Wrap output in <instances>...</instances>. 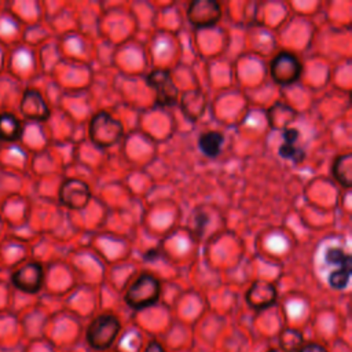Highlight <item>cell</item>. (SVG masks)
Here are the masks:
<instances>
[{
	"mask_svg": "<svg viewBox=\"0 0 352 352\" xmlns=\"http://www.w3.org/2000/svg\"><path fill=\"white\" fill-rule=\"evenodd\" d=\"M282 352H296L302 346V334L297 330L287 329L279 336Z\"/></svg>",
	"mask_w": 352,
	"mask_h": 352,
	"instance_id": "cell-16",
	"label": "cell"
},
{
	"mask_svg": "<svg viewBox=\"0 0 352 352\" xmlns=\"http://www.w3.org/2000/svg\"><path fill=\"white\" fill-rule=\"evenodd\" d=\"M180 107H182L183 114H184L188 120L195 121V120H198V118L205 113V109H206V99H205V95L202 94L201 89H190V91H186V92L182 95Z\"/></svg>",
	"mask_w": 352,
	"mask_h": 352,
	"instance_id": "cell-11",
	"label": "cell"
},
{
	"mask_svg": "<svg viewBox=\"0 0 352 352\" xmlns=\"http://www.w3.org/2000/svg\"><path fill=\"white\" fill-rule=\"evenodd\" d=\"M147 84L155 89L157 106H173L177 100V88L168 70L157 69L147 76Z\"/></svg>",
	"mask_w": 352,
	"mask_h": 352,
	"instance_id": "cell-6",
	"label": "cell"
},
{
	"mask_svg": "<svg viewBox=\"0 0 352 352\" xmlns=\"http://www.w3.org/2000/svg\"><path fill=\"white\" fill-rule=\"evenodd\" d=\"M59 201L69 209L81 210L91 201V190L80 179H67L59 188Z\"/></svg>",
	"mask_w": 352,
	"mask_h": 352,
	"instance_id": "cell-7",
	"label": "cell"
},
{
	"mask_svg": "<svg viewBox=\"0 0 352 352\" xmlns=\"http://www.w3.org/2000/svg\"><path fill=\"white\" fill-rule=\"evenodd\" d=\"M160 293V280L150 274H142L126 290L125 302L133 309H143L154 305L158 301Z\"/></svg>",
	"mask_w": 352,
	"mask_h": 352,
	"instance_id": "cell-2",
	"label": "cell"
},
{
	"mask_svg": "<svg viewBox=\"0 0 352 352\" xmlns=\"http://www.w3.org/2000/svg\"><path fill=\"white\" fill-rule=\"evenodd\" d=\"M302 72L301 62L292 52H279L271 62L270 73L275 82L280 85H290L296 82Z\"/></svg>",
	"mask_w": 352,
	"mask_h": 352,
	"instance_id": "cell-4",
	"label": "cell"
},
{
	"mask_svg": "<svg viewBox=\"0 0 352 352\" xmlns=\"http://www.w3.org/2000/svg\"><path fill=\"white\" fill-rule=\"evenodd\" d=\"M143 352H165V349L162 348V345L157 341H151L147 344V346L144 348Z\"/></svg>",
	"mask_w": 352,
	"mask_h": 352,
	"instance_id": "cell-20",
	"label": "cell"
},
{
	"mask_svg": "<svg viewBox=\"0 0 352 352\" xmlns=\"http://www.w3.org/2000/svg\"><path fill=\"white\" fill-rule=\"evenodd\" d=\"M331 172L341 186L349 188L352 186V155L349 153L338 155L333 162Z\"/></svg>",
	"mask_w": 352,
	"mask_h": 352,
	"instance_id": "cell-13",
	"label": "cell"
},
{
	"mask_svg": "<svg viewBox=\"0 0 352 352\" xmlns=\"http://www.w3.org/2000/svg\"><path fill=\"white\" fill-rule=\"evenodd\" d=\"M19 109L22 116L32 121H45L51 114V110L43 95L37 89L32 88L23 92Z\"/></svg>",
	"mask_w": 352,
	"mask_h": 352,
	"instance_id": "cell-9",
	"label": "cell"
},
{
	"mask_svg": "<svg viewBox=\"0 0 352 352\" xmlns=\"http://www.w3.org/2000/svg\"><path fill=\"white\" fill-rule=\"evenodd\" d=\"M267 352H282V351H279V349H268Z\"/></svg>",
	"mask_w": 352,
	"mask_h": 352,
	"instance_id": "cell-21",
	"label": "cell"
},
{
	"mask_svg": "<svg viewBox=\"0 0 352 352\" xmlns=\"http://www.w3.org/2000/svg\"><path fill=\"white\" fill-rule=\"evenodd\" d=\"M282 136H283V143L280 144V147L278 150L279 155L282 158L292 160L294 164L301 162L305 157V153L301 147L294 144L300 136L298 131L296 128H287V129L282 131Z\"/></svg>",
	"mask_w": 352,
	"mask_h": 352,
	"instance_id": "cell-12",
	"label": "cell"
},
{
	"mask_svg": "<svg viewBox=\"0 0 352 352\" xmlns=\"http://www.w3.org/2000/svg\"><path fill=\"white\" fill-rule=\"evenodd\" d=\"M43 280L44 271L40 263H28L14 271L11 275L12 285L18 290L29 294L37 293L43 286Z\"/></svg>",
	"mask_w": 352,
	"mask_h": 352,
	"instance_id": "cell-8",
	"label": "cell"
},
{
	"mask_svg": "<svg viewBox=\"0 0 352 352\" xmlns=\"http://www.w3.org/2000/svg\"><path fill=\"white\" fill-rule=\"evenodd\" d=\"M221 16L220 4L214 0H194L187 8V19L195 28H210Z\"/></svg>",
	"mask_w": 352,
	"mask_h": 352,
	"instance_id": "cell-5",
	"label": "cell"
},
{
	"mask_svg": "<svg viewBox=\"0 0 352 352\" xmlns=\"http://www.w3.org/2000/svg\"><path fill=\"white\" fill-rule=\"evenodd\" d=\"M121 329L117 316L111 314H102L96 316L87 329V341L94 349H107L114 342Z\"/></svg>",
	"mask_w": 352,
	"mask_h": 352,
	"instance_id": "cell-3",
	"label": "cell"
},
{
	"mask_svg": "<svg viewBox=\"0 0 352 352\" xmlns=\"http://www.w3.org/2000/svg\"><path fill=\"white\" fill-rule=\"evenodd\" d=\"M276 301V289L265 280H256L246 292V302L253 309H265Z\"/></svg>",
	"mask_w": 352,
	"mask_h": 352,
	"instance_id": "cell-10",
	"label": "cell"
},
{
	"mask_svg": "<svg viewBox=\"0 0 352 352\" xmlns=\"http://www.w3.org/2000/svg\"><path fill=\"white\" fill-rule=\"evenodd\" d=\"M349 276H351V268L349 267L337 268L329 275L327 280H329V285L333 289H344L349 282Z\"/></svg>",
	"mask_w": 352,
	"mask_h": 352,
	"instance_id": "cell-18",
	"label": "cell"
},
{
	"mask_svg": "<svg viewBox=\"0 0 352 352\" xmlns=\"http://www.w3.org/2000/svg\"><path fill=\"white\" fill-rule=\"evenodd\" d=\"M22 135V124L12 113L0 114V140L15 142Z\"/></svg>",
	"mask_w": 352,
	"mask_h": 352,
	"instance_id": "cell-14",
	"label": "cell"
},
{
	"mask_svg": "<svg viewBox=\"0 0 352 352\" xmlns=\"http://www.w3.org/2000/svg\"><path fill=\"white\" fill-rule=\"evenodd\" d=\"M324 261L327 264L336 265L337 268H351V256L346 254L342 249L340 248H329L324 252Z\"/></svg>",
	"mask_w": 352,
	"mask_h": 352,
	"instance_id": "cell-17",
	"label": "cell"
},
{
	"mask_svg": "<svg viewBox=\"0 0 352 352\" xmlns=\"http://www.w3.org/2000/svg\"><path fill=\"white\" fill-rule=\"evenodd\" d=\"M223 142H224L223 133L217 131H210V132L202 133L198 138V147L206 157L216 158L221 151Z\"/></svg>",
	"mask_w": 352,
	"mask_h": 352,
	"instance_id": "cell-15",
	"label": "cell"
},
{
	"mask_svg": "<svg viewBox=\"0 0 352 352\" xmlns=\"http://www.w3.org/2000/svg\"><path fill=\"white\" fill-rule=\"evenodd\" d=\"M124 135L122 124L107 111H99L89 122V138L96 147L106 148L118 143Z\"/></svg>",
	"mask_w": 352,
	"mask_h": 352,
	"instance_id": "cell-1",
	"label": "cell"
},
{
	"mask_svg": "<svg viewBox=\"0 0 352 352\" xmlns=\"http://www.w3.org/2000/svg\"><path fill=\"white\" fill-rule=\"evenodd\" d=\"M297 352H327V349L320 344H314L312 342V344L301 346Z\"/></svg>",
	"mask_w": 352,
	"mask_h": 352,
	"instance_id": "cell-19",
	"label": "cell"
}]
</instances>
